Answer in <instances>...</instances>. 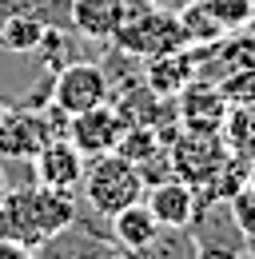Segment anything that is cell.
<instances>
[{
  "label": "cell",
  "instance_id": "obj_1",
  "mask_svg": "<svg viewBox=\"0 0 255 259\" xmlns=\"http://www.w3.org/2000/svg\"><path fill=\"white\" fill-rule=\"evenodd\" d=\"M76 199L72 192H56L44 184H24V188H4L0 195V239L24 243V247H44L56 231L76 220Z\"/></svg>",
  "mask_w": 255,
  "mask_h": 259
},
{
  "label": "cell",
  "instance_id": "obj_2",
  "mask_svg": "<svg viewBox=\"0 0 255 259\" xmlns=\"http://www.w3.org/2000/svg\"><path fill=\"white\" fill-rule=\"evenodd\" d=\"M112 44H120L124 52H132L136 60H156L163 52L188 48V36L176 12H167L159 0H128V16L120 24V32L112 36Z\"/></svg>",
  "mask_w": 255,
  "mask_h": 259
},
{
  "label": "cell",
  "instance_id": "obj_3",
  "mask_svg": "<svg viewBox=\"0 0 255 259\" xmlns=\"http://www.w3.org/2000/svg\"><path fill=\"white\" fill-rule=\"evenodd\" d=\"M80 188H84V199H88L92 215H104V220H112L116 211H124L128 203L144 199V192H148L140 167L128 160V156H120V152L92 156L88 167H84Z\"/></svg>",
  "mask_w": 255,
  "mask_h": 259
},
{
  "label": "cell",
  "instance_id": "obj_4",
  "mask_svg": "<svg viewBox=\"0 0 255 259\" xmlns=\"http://www.w3.org/2000/svg\"><path fill=\"white\" fill-rule=\"evenodd\" d=\"M68 132V116L48 100L44 108H4L0 104V160H32L52 136Z\"/></svg>",
  "mask_w": 255,
  "mask_h": 259
},
{
  "label": "cell",
  "instance_id": "obj_5",
  "mask_svg": "<svg viewBox=\"0 0 255 259\" xmlns=\"http://www.w3.org/2000/svg\"><path fill=\"white\" fill-rule=\"evenodd\" d=\"M108 100H112V80H108L104 64H96V60H68L52 76V104L64 116L88 112V108L108 104Z\"/></svg>",
  "mask_w": 255,
  "mask_h": 259
},
{
  "label": "cell",
  "instance_id": "obj_6",
  "mask_svg": "<svg viewBox=\"0 0 255 259\" xmlns=\"http://www.w3.org/2000/svg\"><path fill=\"white\" fill-rule=\"evenodd\" d=\"M167 156H172V171L176 180L184 184H203L220 171L223 163L231 160V148L220 132H180L172 144H167Z\"/></svg>",
  "mask_w": 255,
  "mask_h": 259
},
{
  "label": "cell",
  "instance_id": "obj_7",
  "mask_svg": "<svg viewBox=\"0 0 255 259\" xmlns=\"http://www.w3.org/2000/svg\"><path fill=\"white\" fill-rule=\"evenodd\" d=\"M124 120H120V112L112 108V100L108 104H96L88 112H76V116H68V140L92 160V156H104V152H116V144H120V136H124Z\"/></svg>",
  "mask_w": 255,
  "mask_h": 259
},
{
  "label": "cell",
  "instance_id": "obj_8",
  "mask_svg": "<svg viewBox=\"0 0 255 259\" xmlns=\"http://www.w3.org/2000/svg\"><path fill=\"white\" fill-rule=\"evenodd\" d=\"M84 167H88V156H84L68 136H52V140L32 156L36 184L56 188V192H76L80 180H84Z\"/></svg>",
  "mask_w": 255,
  "mask_h": 259
},
{
  "label": "cell",
  "instance_id": "obj_9",
  "mask_svg": "<svg viewBox=\"0 0 255 259\" xmlns=\"http://www.w3.org/2000/svg\"><path fill=\"white\" fill-rule=\"evenodd\" d=\"M176 112H180L184 132H223L231 104H227V96L220 92L216 80H191L176 96Z\"/></svg>",
  "mask_w": 255,
  "mask_h": 259
},
{
  "label": "cell",
  "instance_id": "obj_10",
  "mask_svg": "<svg viewBox=\"0 0 255 259\" xmlns=\"http://www.w3.org/2000/svg\"><path fill=\"white\" fill-rule=\"evenodd\" d=\"M191 80H199V52L195 48H176V52H163L156 60H148L144 68V84L163 100H176Z\"/></svg>",
  "mask_w": 255,
  "mask_h": 259
},
{
  "label": "cell",
  "instance_id": "obj_11",
  "mask_svg": "<svg viewBox=\"0 0 255 259\" xmlns=\"http://www.w3.org/2000/svg\"><path fill=\"white\" fill-rule=\"evenodd\" d=\"M144 203L152 207V215H156L163 227H191L195 211H199L191 184L176 180V176H172V180H159V184H152V188L144 192Z\"/></svg>",
  "mask_w": 255,
  "mask_h": 259
},
{
  "label": "cell",
  "instance_id": "obj_12",
  "mask_svg": "<svg viewBox=\"0 0 255 259\" xmlns=\"http://www.w3.org/2000/svg\"><path fill=\"white\" fill-rule=\"evenodd\" d=\"M128 16V0H72V28L84 40L108 44Z\"/></svg>",
  "mask_w": 255,
  "mask_h": 259
},
{
  "label": "cell",
  "instance_id": "obj_13",
  "mask_svg": "<svg viewBox=\"0 0 255 259\" xmlns=\"http://www.w3.org/2000/svg\"><path fill=\"white\" fill-rule=\"evenodd\" d=\"M159 227L163 224L152 215V207H148L144 199H136V203H128L124 211L112 215V243L124 247V251H144L159 235Z\"/></svg>",
  "mask_w": 255,
  "mask_h": 259
},
{
  "label": "cell",
  "instance_id": "obj_14",
  "mask_svg": "<svg viewBox=\"0 0 255 259\" xmlns=\"http://www.w3.org/2000/svg\"><path fill=\"white\" fill-rule=\"evenodd\" d=\"M52 24H44L40 16L32 12H8L4 24H0V52H12V56H32L40 48V40Z\"/></svg>",
  "mask_w": 255,
  "mask_h": 259
},
{
  "label": "cell",
  "instance_id": "obj_15",
  "mask_svg": "<svg viewBox=\"0 0 255 259\" xmlns=\"http://www.w3.org/2000/svg\"><path fill=\"white\" fill-rule=\"evenodd\" d=\"M176 16H180V24H184V36H188L191 48H207V44H216L227 36L220 20H216V12L203 4V0H191L184 8H176Z\"/></svg>",
  "mask_w": 255,
  "mask_h": 259
},
{
  "label": "cell",
  "instance_id": "obj_16",
  "mask_svg": "<svg viewBox=\"0 0 255 259\" xmlns=\"http://www.w3.org/2000/svg\"><path fill=\"white\" fill-rule=\"evenodd\" d=\"M195 251H199V239L191 235V227H159V235L136 255L140 259H195Z\"/></svg>",
  "mask_w": 255,
  "mask_h": 259
},
{
  "label": "cell",
  "instance_id": "obj_17",
  "mask_svg": "<svg viewBox=\"0 0 255 259\" xmlns=\"http://www.w3.org/2000/svg\"><path fill=\"white\" fill-rule=\"evenodd\" d=\"M220 136L227 140V148H231L235 156L255 160V104H247V108H231L227 120H223Z\"/></svg>",
  "mask_w": 255,
  "mask_h": 259
},
{
  "label": "cell",
  "instance_id": "obj_18",
  "mask_svg": "<svg viewBox=\"0 0 255 259\" xmlns=\"http://www.w3.org/2000/svg\"><path fill=\"white\" fill-rule=\"evenodd\" d=\"M203 4L216 12V20H220L227 32L251 28V20H255V0H203Z\"/></svg>",
  "mask_w": 255,
  "mask_h": 259
},
{
  "label": "cell",
  "instance_id": "obj_19",
  "mask_svg": "<svg viewBox=\"0 0 255 259\" xmlns=\"http://www.w3.org/2000/svg\"><path fill=\"white\" fill-rule=\"evenodd\" d=\"M220 92L227 96L231 108H247L255 104V64L251 68H239V72H227L220 80Z\"/></svg>",
  "mask_w": 255,
  "mask_h": 259
},
{
  "label": "cell",
  "instance_id": "obj_20",
  "mask_svg": "<svg viewBox=\"0 0 255 259\" xmlns=\"http://www.w3.org/2000/svg\"><path fill=\"white\" fill-rule=\"evenodd\" d=\"M227 207H231L235 227L243 231V239H247V243H255V192H251V188H239V192L227 199Z\"/></svg>",
  "mask_w": 255,
  "mask_h": 259
},
{
  "label": "cell",
  "instance_id": "obj_21",
  "mask_svg": "<svg viewBox=\"0 0 255 259\" xmlns=\"http://www.w3.org/2000/svg\"><path fill=\"white\" fill-rule=\"evenodd\" d=\"M0 259H36V251H32V247H24V243L0 239Z\"/></svg>",
  "mask_w": 255,
  "mask_h": 259
},
{
  "label": "cell",
  "instance_id": "obj_22",
  "mask_svg": "<svg viewBox=\"0 0 255 259\" xmlns=\"http://www.w3.org/2000/svg\"><path fill=\"white\" fill-rule=\"evenodd\" d=\"M195 259H239V251H231V247H203V243H199Z\"/></svg>",
  "mask_w": 255,
  "mask_h": 259
},
{
  "label": "cell",
  "instance_id": "obj_23",
  "mask_svg": "<svg viewBox=\"0 0 255 259\" xmlns=\"http://www.w3.org/2000/svg\"><path fill=\"white\" fill-rule=\"evenodd\" d=\"M108 259H140V255H136V251H124V247H120V251H108Z\"/></svg>",
  "mask_w": 255,
  "mask_h": 259
},
{
  "label": "cell",
  "instance_id": "obj_24",
  "mask_svg": "<svg viewBox=\"0 0 255 259\" xmlns=\"http://www.w3.org/2000/svg\"><path fill=\"white\" fill-rule=\"evenodd\" d=\"M247 188H251V192H255V160L247 163Z\"/></svg>",
  "mask_w": 255,
  "mask_h": 259
},
{
  "label": "cell",
  "instance_id": "obj_25",
  "mask_svg": "<svg viewBox=\"0 0 255 259\" xmlns=\"http://www.w3.org/2000/svg\"><path fill=\"white\" fill-rule=\"evenodd\" d=\"M4 16H8V0H0V24H4Z\"/></svg>",
  "mask_w": 255,
  "mask_h": 259
},
{
  "label": "cell",
  "instance_id": "obj_26",
  "mask_svg": "<svg viewBox=\"0 0 255 259\" xmlns=\"http://www.w3.org/2000/svg\"><path fill=\"white\" fill-rule=\"evenodd\" d=\"M159 4H163V0H159ZM172 4H176V8H184V4H191V0H172Z\"/></svg>",
  "mask_w": 255,
  "mask_h": 259
},
{
  "label": "cell",
  "instance_id": "obj_27",
  "mask_svg": "<svg viewBox=\"0 0 255 259\" xmlns=\"http://www.w3.org/2000/svg\"><path fill=\"white\" fill-rule=\"evenodd\" d=\"M0 195H4V176H0Z\"/></svg>",
  "mask_w": 255,
  "mask_h": 259
}]
</instances>
